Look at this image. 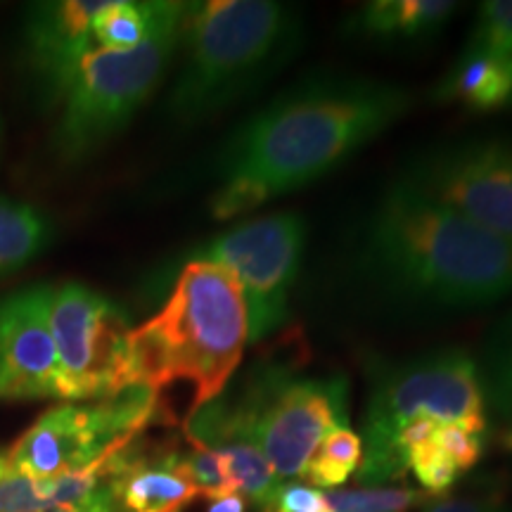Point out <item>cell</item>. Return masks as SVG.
<instances>
[{"label":"cell","instance_id":"cell-1","mask_svg":"<svg viewBox=\"0 0 512 512\" xmlns=\"http://www.w3.org/2000/svg\"><path fill=\"white\" fill-rule=\"evenodd\" d=\"M406 86L370 76H306L278 93L216 152V219H238L332 174L413 110Z\"/></svg>","mask_w":512,"mask_h":512},{"label":"cell","instance_id":"cell-2","mask_svg":"<svg viewBox=\"0 0 512 512\" xmlns=\"http://www.w3.org/2000/svg\"><path fill=\"white\" fill-rule=\"evenodd\" d=\"M358 264L377 292L420 309H482L512 294V242L401 176L370 209Z\"/></svg>","mask_w":512,"mask_h":512},{"label":"cell","instance_id":"cell-3","mask_svg":"<svg viewBox=\"0 0 512 512\" xmlns=\"http://www.w3.org/2000/svg\"><path fill=\"white\" fill-rule=\"evenodd\" d=\"M304 38V15L275 0L188 3L181 24L183 64L166 98L176 126L219 117L271 81Z\"/></svg>","mask_w":512,"mask_h":512},{"label":"cell","instance_id":"cell-4","mask_svg":"<svg viewBox=\"0 0 512 512\" xmlns=\"http://www.w3.org/2000/svg\"><path fill=\"white\" fill-rule=\"evenodd\" d=\"M247 344L249 311L238 278L211 261H183L162 309L131 332L136 380L155 392L190 382L197 411L223 394Z\"/></svg>","mask_w":512,"mask_h":512},{"label":"cell","instance_id":"cell-5","mask_svg":"<svg viewBox=\"0 0 512 512\" xmlns=\"http://www.w3.org/2000/svg\"><path fill=\"white\" fill-rule=\"evenodd\" d=\"M415 418H432L441 425L486 432V403L479 382L477 358L451 347L408 358L375 370L363 418L361 484H384L403 477L396 458V437Z\"/></svg>","mask_w":512,"mask_h":512},{"label":"cell","instance_id":"cell-6","mask_svg":"<svg viewBox=\"0 0 512 512\" xmlns=\"http://www.w3.org/2000/svg\"><path fill=\"white\" fill-rule=\"evenodd\" d=\"M207 406L223 425L254 441L280 482L306 475L325 437L349 427V382L344 375H299L264 363L249 373L235 399Z\"/></svg>","mask_w":512,"mask_h":512},{"label":"cell","instance_id":"cell-7","mask_svg":"<svg viewBox=\"0 0 512 512\" xmlns=\"http://www.w3.org/2000/svg\"><path fill=\"white\" fill-rule=\"evenodd\" d=\"M188 3L164 0L155 29L138 48L114 53L93 48L62 98L53 147L60 162H83L110 143L162 81L181 41Z\"/></svg>","mask_w":512,"mask_h":512},{"label":"cell","instance_id":"cell-8","mask_svg":"<svg viewBox=\"0 0 512 512\" xmlns=\"http://www.w3.org/2000/svg\"><path fill=\"white\" fill-rule=\"evenodd\" d=\"M50 335L60 366L62 399L98 401L136 387L126 313L79 283L48 287Z\"/></svg>","mask_w":512,"mask_h":512},{"label":"cell","instance_id":"cell-9","mask_svg":"<svg viewBox=\"0 0 512 512\" xmlns=\"http://www.w3.org/2000/svg\"><path fill=\"white\" fill-rule=\"evenodd\" d=\"M157 411V392L136 384L98 401L50 408L10 448L12 465L34 479L81 472L128 446Z\"/></svg>","mask_w":512,"mask_h":512},{"label":"cell","instance_id":"cell-10","mask_svg":"<svg viewBox=\"0 0 512 512\" xmlns=\"http://www.w3.org/2000/svg\"><path fill=\"white\" fill-rule=\"evenodd\" d=\"M306 221L297 211H275L235 223L226 233L192 249L185 261L228 268L245 292L249 342H261L290 318V299L306 247Z\"/></svg>","mask_w":512,"mask_h":512},{"label":"cell","instance_id":"cell-11","mask_svg":"<svg viewBox=\"0 0 512 512\" xmlns=\"http://www.w3.org/2000/svg\"><path fill=\"white\" fill-rule=\"evenodd\" d=\"M401 178L512 242V138H465L427 147L406 164Z\"/></svg>","mask_w":512,"mask_h":512},{"label":"cell","instance_id":"cell-12","mask_svg":"<svg viewBox=\"0 0 512 512\" xmlns=\"http://www.w3.org/2000/svg\"><path fill=\"white\" fill-rule=\"evenodd\" d=\"M48 287L0 299V399H62Z\"/></svg>","mask_w":512,"mask_h":512},{"label":"cell","instance_id":"cell-13","mask_svg":"<svg viewBox=\"0 0 512 512\" xmlns=\"http://www.w3.org/2000/svg\"><path fill=\"white\" fill-rule=\"evenodd\" d=\"M105 0L38 3L27 19V62L41 95L62 102L83 57L95 48L93 19Z\"/></svg>","mask_w":512,"mask_h":512},{"label":"cell","instance_id":"cell-14","mask_svg":"<svg viewBox=\"0 0 512 512\" xmlns=\"http://www.w3.org/2000/svg\"><path fill=\"white\" fill-rule=\"evenodd\" d=\"M110 484L119 512H181L200 496L178 453L140 456L133 441L110 460Z\"/></svg>","mask_w":512,"mask_h":512},{"label":"cell","instance_id":"cell-15","mask_svg":"<svg viewBox=\"0 0 512 512\" xmlns=\"http://www.w3.org/2000/svg\"><path fill=\"white\" fill-rule=\"evenodd\" d=\"M456 10L453 0H373L347 19L344 31L375 43H420L437 36Z\"/></svg>","mask_w":512,"mask_h":512},{"label":"cell","instance_id":"cell-16","mask_svg":"<svg viewBox=\"0 0 512 512\" xmlns=\"http://www.w3.org/2000/svg\"><path fill=\"white\" fill-rule=\"evenodd\" d=\"M434 100L467 107L472 112H498L512 107V57L460 55L451 72L437 83Z\"/></svg>","mask_w":512,"mask_h":512},{"label":"cell","instance_id":"cell-17","mask_svg":"<svg viewBox=\"0 0 512 512\" xmlns=\"http://www.w3.org/2000/svg\"><path fill=\"white\" fill-rule=\"evenodd\" d=\"M50 242V223L27 202L0 195V278H8Z\"/></svg>","mask_w":512,"mask_h":512},{"label":"cell","instance_id":"cell-18","mask_svg":"<svg viewBox=\"0 0 512 512\" xmlns=\"http://www.w3.org/2000/svg\"><path fill=\"white\" fill-rule=\"evenodd\" d=\"M486 411L512 422V311L498 320L477 358Z\"/></svg>","mask_w":512,"mask_h":512},{"label":"cell","instance_id":"cell-19","mask_svg":"<svg viewBox=\"0 0 512 512\" xmlns=\"http://www.w3.org/2000/svg\"><path fill=\"white\" fill-rule=\"evenodd\" d=\"M164 0L157 3H138V0H105L98 17L93 19L95 48L124 50L138 48L155 29Z\"/></svg>","mask_w":512,"mask_h":512},{"label":"cell","instance_id":"cell-20","mask_svg":"<svg viewBox=\"0 0 512 512\" xmlns=\"http://www.w3.org/2000/svg\"><path fill=\"white\" fill-rule=\"evenodd\" d=\"M363 460V441L361 434L351 432L349 427L335 430L325 437L318 451L313 453L309 467H306V479L316 489L335 491L349 482V477L358 472Z\"/></svg>","mask_w":512,"mask_h":512},{"label":"cell","instance_id":"cell-21","mask_svg":"<svg viewBox=\"0 0 512 512\" xmlns=\"http://www.w3.org/2000/svg\"><path fill=\"white\" fill-rule=\"evenodd\" d=\"M332 512H408L430 503V494L406 486H361V489L323 491Z\"/></svg>","mask_w":512,"mask_h":512},{"label":"cell","instance_id":"cell-22","mask_svg":"<svg viewBox=\"0 0 512 512\" xmlns=\"http://www.w3.org/2000/svg\"><path fill=\"white\" fill-rule=\"evenodd\" d=\"M460 55H484L494 60L512 57V0H489L477 10L470 38Z\"/></svg>","mask_w":512,"mask_h":512},{"label":"cell","instance_id":"cell-23","mask_svg":"<svg viewBox=\"0 0 512 512\" xmlns=\"http://www.w3.org/2000/svg\"><path fill=\"white\" fill-rule=\"evenodd\" d=\"M50 503L43 494L41 479L29 477L10 463L8 453H0V512H48Z\"/></svg>","mask_w":512,"mask_h":512},{"label":"cell","instance_id":"cell-24","mask_svg":"<svg viewBox=\"0 0 512 512\" xmlns=\"http://www.w3.org/2000/svg\"><path fill=\"white\" fill-rule=\"evenodd\" d=\"M406 470H411L418 477V482L425 486L430 496L446 494L460 477L458 467L446 458V453L434 444V439L408 451Z\"/></svg>","mask_w":512,"mask_h":512},{"label":"cell","instance_id":"cell-25","mask_svg":"<svg viewBox=\"0 0 512 512\" xmlns=\"http://www.w3.org/2000/svg\"><path fill=\"white\" fill-rule=\"evenodd\" d=\"M434 444L446 453V458L458 467L460 472L470 470L479 463L484 453V434L470 430V427L458 425H441L434 434Z\"/></svg>","mask_w":512,"mask_h":512},{"label":"cell","instance_id":"cell-26","mask_svg":"<svg viewBox=\"0 0 512 512\" xmlns=\"http://www.w3.org/2000/svg\"><path fill=\"white\" fill-rule=\"evenodd\" d=\"M273 512H332L325 494L302 482H283L271 505Z\"/></svg>","mask_w":512,"mask_h":512},{"label":"cell","instance_id":"cell-27","mask_svg":"<svg viewBox=\"0 0 512 512\" xmlns=\"http://www.w3.org/2000/svg\"><path fill=\"white\" fill-rule=\"evenodd\" d=\"M425 512H501V505L494 501H475V498H458V501L430 503Z\"/></svg>","mask_w":512,"mask_h":512},{"label":"cell","instance_id":"cell-28","mask_svg":"<svg viewBox=\"0 0 512 512\" xmlns=\"http://www.w3.org/2000/svg\"><path fill=\"white\" fill-rule=\"evenodd\" d=\"M207 503H209L207 512H245V505H247V501L240 494L214 498V501H207Z\"/></svg>","mask_w":512,"mask_h":512},{"label":"cell","instance_id":"cell-29","mask_svg":"<svg viewBox=\"0 0 512 512\" xmlns=\"http://www.w3.org/2000/svg\"><path fill=\"white\" fill-rule=\"evenodd\" d=\"M503 444H505V448H510L512 451V427L508 432H505V437H503Z\"/></svg>","mask_w":512,"mask_h":512},{"label":"cell","instance_id":"cell-30","mask_svg":"<svg viewBox=\"0 0 512 512\" xmlns=\"http://www.w3.org/2000/svg\"><path fill=\"white\" fill-rule=\"evenodd\" d=\"M48 512H79V510H74V508H53V510H48Z\"/></svg>","mask_w":512,"mask_h":512}]
</instances>
